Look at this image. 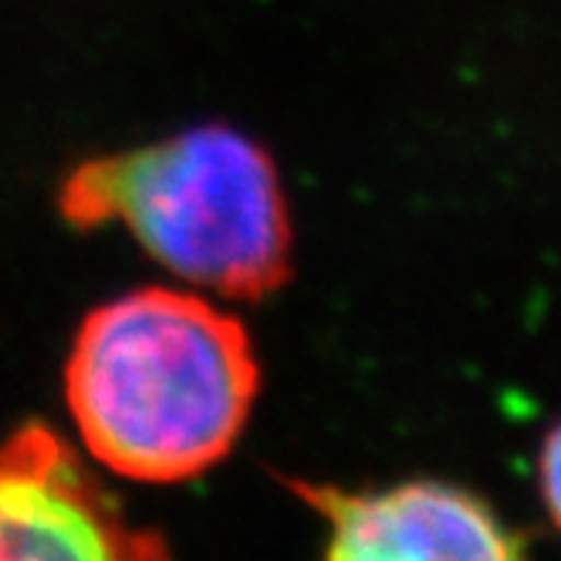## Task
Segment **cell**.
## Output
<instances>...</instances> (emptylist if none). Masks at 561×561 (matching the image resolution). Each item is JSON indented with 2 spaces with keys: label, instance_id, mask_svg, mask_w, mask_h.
<instances>
[{
  "label": "cell",
  "instance_id": "1",
  "mask_svg": "<svg viewBox=\"0 0 561 561\" xmlns=\"http://www.w3.org/2000/svg\"><path fill=\"white\" fill-rule=\"evenodd\" d=\"M261 389L248 329L214 301L142 288L95 308L75 335L68 410L118 477L180 484L220 463Z\"/></svg>",
  "mask_w": 561,
  "mask_h": 561
},
{
  "label": "cell",
  "instance_id": "2",
  "mask_svg": "<svg viewBox=\"0 0 561 561\" xmlns=\"http://www.w3.org/2000/svg\"><path fill=\"white\" fill-rule=\"evenodd\" d=\"M78 227L123 220L173 274L257 301L291 274V217L271 156L227 126L82 163L61 190Z\"/></svg>",
  "mask_w": 561,
  "mask_h": 561
},
{
  "label": "cell",
  "instance_id": "3",
  "mask_svg": "<svg viewBox=\"0 0 561 561\" xmlns=\"http://www.w3.org/2000/svg\"><path fill=\"white\" fill-rule=\"evenodd\" d=\"M325 520L329 558H484L504 561L525 551L507 520L470 488L450 480H399L376 491L291 484Z\"/></svg>",
  "mask_w": 561,
  "mask_h": 561
},
{
  "label": "cell",
  "instance_id": "4",
  "mask_svg": "<svg viewBox=\"0 0 561 561\" xmlns=\"http://www.w3.org/2000/svg\"><path fill=\"white\" fill-rule=\"evenodd\" d=\"M152 535L126 525L61 439L31 423L0 447V558H149Z\"/></svg>",
  "mask_w": 561,
  "mask_h": 561
},
{
  "label": "cell",
  "instance_id": "5",
  "mask_svg": "<svg viewBox=\"0 0 561 561\" xmlns=\"http://www.w3.org/2000/svg\"><path fill=\"white\" fill-rule=\"evenodd\" d=\"M538 484L551 525L561 531V423L545 436V447L538 457Z\"/></svg>",
  "mask_w": 561,
  "mask_h": 561
}]
</instances>
